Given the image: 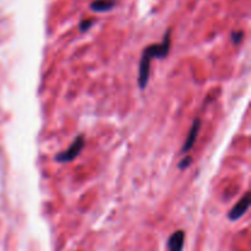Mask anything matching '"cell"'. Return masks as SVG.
<instances>
[{
	"mask_svg": "<svg viewBox=\"0 0 251 251\" xmlns=\"http://www.w3.org/2000/svg\"><path fill=\"white\" fill-rule=\"evenodd\" d=\"M172 31L171 29H167V32L164 33L163 41L161 43H154L151 46L147 47L144 51H142V55L149 58L150 60H152V58H158V59H164L168 55L169 50H171V44H172Z\"/></svg>",
	"mask_w": 251,
	"mask_h": 251,
	"instance_id": "obj_1",
	"label": "cell"
},
{
	"mask_svg": "<svg viewBox=\"0 0 251 251\" xmlns=\"http://www.w3.org/2000/svg\"><path fill=\"white\" fill-rule=\"evenodd\" d=\"M83 147H85V137H83V135H78L68 150L56 154L55 161L58 163H70L74 159L77 158L78 154L82 152Z\"/></svg>",
	"mask_w": 251,
	"mask_h": 251,
	"instance_id": "obj_2",
	"label": "cell"
},
{
	"mask_svg": "<svg viewBox=\"0 0 251 251\" xmlns=\"http://www.w3.org/2000/svg\"><path fill=\"white\" fill-rule=\"evenodd\" d=\"M249 207H250V193L248 191V193L245 194L239 201H238L237 205L229 211V213H228V218H229L230 221H233V222H234V221L240 220V218L247 213V211L249 210Z\"/></svg>",
	"mask_w": 251,
	"mask_h": 251,
	"instance_id": "obj_3",
	"label": "cell"
},
{
	"mask_svg": "<svg viewBox=\"0 0 251 251\" xmlns=\"http://www.w3.org/2000/svg\"><path fill=\"white\" fill-rule=\"evenodd\" d=\"M200 129H201V119L200 118H196V119L194 120L193 124H191L190 130H189L188 137H186L185 142H184L183 145V149H181V153H188V152L193 149L196 140H198V135L199 132H200Z\"/></svg>",
	"mask_w": 251,
	"mask_h": 251,
	"instance_id": "obj_4",
	"label": "cell"
},
{
	"mask_svg": "<svg viewBox=\"0 0 251 251\" xmlns=\"http://www.w3.org/2000/svg\"><path fill=\"white\" fill-rule=\"evenodd\" d=\"M184 242H185V232L176 230L169 237L168 251H183Z\"/></svg>",
	"mask_w": 251,
	"mask_h": 251,
	"instance_id": "obj_5",
	"label": "cell"
},
{
	"mask_svg": "<svg viewBox=\"0 0 251 251\" xmlns=\"http://www.w3.org/2000/svg\"><path fill=\"white\" fill-rule=\"evenodd\" d=\"M115 4V0H95L90 4V9L95 12H107L110 11Z\"/></svg>",
	"mask_w": 251,
	"mask_h": 251,
	"instance_id": "obj_6",
	"label": "cell"
},
{
	"mask_svg": "<svg viewBox=\"0 0 251 251\" xmlns=\"http://www.w3.org/2000/svg\"><path fill=\"white\" fill-rule=\"evenodd\" d=\"M95 24V20H92V19H85V20H82V21L80 22V31L81 32H87L88 29L91 28V27H92V25Z\"/></svg>",
	"mask_w": 251,
	"mask_h": 251,
	"instance_id": "obj_7",
	"label": "cell"
},
{
	"mask_svg": "<svg viewBox=\"0 0 251 251\" xmlns=\"http://www.w3.org/2000/svg\"><path fill=\"white\" fill-rule=\"evenodd\" d=\"M243 37H244V32L243 31H235V32H232V34H230V38H232L233 43L234 44L242 43Z\"/></svg>",
	"mask_w": 251,
	"mask_h": 251,
	"instance_id": "obj_8",
	"label": "cell"
},
{
	"mask_svg": "<svg viewBox=\"0 0 251 251\" xmlns=\"http://www.w3.org/2000/svg\"><path fill=\"white\" fill-rule=\"evenodd\" d=\"M191 162H193V157H191V156L183 157V159L179 162V166H178L179 169H180V171H183V169H186L189 166H190Z\"/></svg>",
	"mask_w": 251,
	"mask_h": 251,
	"instance_id": "obj_9",
	"label": "cell"
}]
</instances>
